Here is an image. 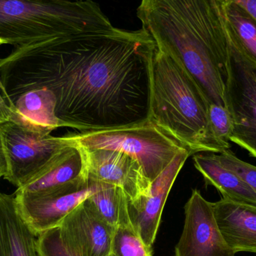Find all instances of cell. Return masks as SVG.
Instances as JSON below:
<instances>
[{"instance_id":"25","label":"cell","mask_w":256,"mask_h":256,"mask_svg":"<svg viewBox=\"0 0 256 256\" xmlns=\"http://www.w3.org/2000/svg\"><path fill=\"white\" fill-rule=\"evenodd\" d=\"M8 172V164L6 154L0 140V179L4 178Z\"/></svg>"},{"instance_id":"10","label":"cell","mask_w":256,"mask_h":256,"mask_svg":"<svg viewBox=\"0 0 256 256\" xmlns=\"http://www.w3.org/2000/svg\"><path fill=\"white\" fill-rule=\"evenodd\" d=\"M79 148L84 154L86 180L116 185L124 190L130 202L148 194L152 182L138 162L127 154L112 149Z\"/></svg>"},{"instance_id":"21","label":"cell","mask_w":256,"mask_h":256,"mask_svg":"<svg viewBox=\"0 0 256 256\" xmlns=\"http://www.w3.org/2000/svg\"><path fill=\"white\" fill-rule=\"evenodd\" d=\"M208 121L210 129L216 140L226 144H230L233 122L226 106L209 104Z\"/></svg>"},{"instance_id":"26","label":"cell","mask_w":256,"mask_h":256,"mask_svg":"<svg viewBox=\"0 0 256 256\" xmlns=\"http://www.w3.org/2000/svg\"><path fill=\"white\" fill-rule=\"evenodd\" d=\"M106 256H114V254H109V255H108Z\"/></svg>"},{"instance_id":"11","label":"cell","mask_w":256,"mask_h":256,"mask_svg":"<svg viewBox=\"0 0 256 256\" xmlns=\"http://www.w3.org/2000/svg\"><path fill=\"white\" fill-rule=\"evenodd\" d=\"M63 242L75 256H106L111 254L115 228L98 213L88 198L57 226Z\"/></svg>"},{"instance_id":"5","label":"cell","mask_w":256,"mask_h":256,"mask_svg":"<svg viewBox=\"0 0 256 256\" xmlns=\"http://www.w3.org/2000/svg\"><path fill=\"white\" fill-rule=\"evenodd\" d=\"M68 142L84 148L120 150L141 166L153 182L182 150H188L150 120L128 127L86 131L64 136Z\"/></svg>"},{"instance_id":"18","label":"cell","mask_w":256,"mask_h":256,"mask_svg":"<svg viewBox=\"0 0 256 256\" xmlns=\"http://www.w3.org/2000/svg\"><path fill=\"white\" fill-rule=\"evenodd\" d=\"M220 2L228 38L246 60L256 66V20L236 3Z\"/></svg>"},{"instance_id":"7","label":"cell","mask_w":256,"mask_h":256,"mask_svg":"<svg viewBox=\"0 0 256 256\" xmlns=\"http://www.w3.org/2000/svg\"><path fill=\"white\" fill-rule=\"evenodd\" d=\"M225 102L232 118L230 141L256 158V66L246 60L230 40Z\"/></svg>"},{"instance_id":"9","label":"cell","mask_w":256,"mask_h":256,"mask_svg":"<svg viewBox=\"0 0 256 256\" xmlns=\"http://www.w3.org/2000/svg\"><path fill=\"white\" fill-rule=\"evenodd\" d=\"M184 214L183 232L174 248L176 256H236L218 226L213 203L198 190H192Z\"/></svg>"},{"instance_id":"17","label":"cell","mask_w":256,"mask_h":256,"mask_svg":"<svg viewBox=\"0 0 256 256\" xmlns=\"http://www.w3.org/2000/svg\"><path fill=\"white\" fill-rule=\"evenodd\" d=\"M194 166L204 178L206 185L214 186L222 198L236 202L256 206L254 190L234 171L225 166L218 154L210 152L196 153Z\"/></svg>"},{"instance_id":"3","label":"cell","mask_w":256,"mask_h":256,"mask_svg":"<svg viewBox=\"0 0 256 256\" xmlns=\"http://www.w3.org/2000/svg\"><path fill=\"white\" fill-rule=\"evenodd\" d=\"M209 103L192 76L156 48L150 70L148 120L192 154L222 153L230 144L216 140L208 121Z\"/></svg>"},{"instance_id":"15","label":"cell","mask_w":256,"mask_h":256,"mask_svg":"<svg viewBox=\"0 0 256 256\" xmlns=\"http://www.w3.org/2000/svg\"><path fill=\"white\" fill-rule=\"evenodd\" d=\"M36 236L21 216L14 194L0 192V256H38Z\"/></svg>"},{"instance_id":"19","label":"cell","mask_w":256,"mask_h":256,"mask_svg":"<svg viewBox=\"0 0 256 256\" xmlns=\"http://www.w3.org/2000/svg\"><path fill=\"white\" fill-rule=\"evenodd\" d=\"M88 198L102 218L114 228L130 225L128 198L122 188L100 183V188Z\"/></svg>"},{"instance_id":"8","label":"cell","mask_w":256,"mask_h":256,"mask_svg":"<svg viewBox=\"0 0 256 256\" xmlns=\"http://www.w3.org/2000/svg\"><path fill=\"white\" fill-rule=\"evenodd\" d=\"M100 186V183L86 179L42 194H14L21 216L37 236L60 225L69 213Z\"/></svg>"},{"instance_id":"20","label":"cell","mask_w":256,"mask_h":256,"mask_svg":"<svg viewBox=\"0 0 256 256\" xmlns=\"http://www.w3.org/2000/svg\"><path fill=\"white\" fill-rule=\"evenodd\" d=\"M111 254L115 256H153V248L144 243L130 224L115 228Z\"/></svg>"},{"instance_id":"1","label":"cell","mask_w":256,"mask_h":256,"mask_svg":"<svg viewBox=\"0 0 256 256\" xmlns=\"http://www.w3.org/2000/svg\"><path fill=\"white\" fill-rule=\"evenodd\" d=\"M155 50L142 28L116 27L15 46L0 58L2 94L8 104L48 88L62 127L80 132L141 124L149 118Z\"/></svg>"},{"instance_id":"4","label":"cell","mask_w":256,"mask_h":256,"mask_svg":"<svg viewBox=\"0 0 256 256\" xmlns=\"http://www.w3.org/2000/svg\"><path fill=\"white\" fill-rule=\"evenodd\" d=\"M114 27L92 0H0V46H24Z\"/></svg>"},{"instance_id":"6","label":"cell","mask_w":256,"mask_h":256,"mask_svg":"<svg viewBox=\"0 0 256 256\" xmlns=\"http://www.w3.org/2000/svg\"><path fill=\"white\" fill-rule=\"evenodd\" d=\"M0 140L8 164V172L3 178L16 188L70 144L64 136H54L51 132L12 121L0 124Z\"/></svg>"},{"instance_id":"13","label":"cell","mask_w":256,"mask_h":256,"mask_svg":"<svg viewBox=\"0 0 256 256\" xmlns=\"http://www.w3.org/2000/svg\"><path fill=\"white\" fill-rule=\"evenodd\" d=\"M86 179L82 150L70 143L15 192L42 194Z\"/></svg>"},{"instance_id":"22","label":"cell","mask_w":256,"mask_h":256,"mask_svg":"<svg viewBox=\"0 0 256 256\" xmlns=\"http://www.w3.org/2000/svg\"><path fill=\"white\" fill-rule=\"evenodd\" d=\"M36 249L38 256H75L63 242L57 226L37 234Z\"/></svg>"},{"instance_id":"12","label":"cell","mask_w":256,"mask_h":256,"mask_svg":"<svg viewBox=\"0 0 256 256\" xmlns=\"http://www.w3.org/2000/svg\"><path fill=\"white\" fill-rule=\"evenodd\" d=\"M190 155L192 154L189 150L179 152L168 166L152 182L147 196L140 197L135 202L128 201L131 225L148 246H153L156 240L168 194Z\"/></svg>"},{"instance_id":"23","label":"cell","mask_w":256,"mask_h":256,"mask_svg":"<svg viewBox=\"0 0 256 256\" xmlns=\"http://www.w3.org/2000/svg\"><path fill=\"white\" fill-rule=\"evenodd\" d=\"M220 160L225 166L238 174L256 194V166L238 158L230 150L218 154Z\"/></svg>"},{"instance_id":"14","label":"cell","mask_w":256,"mask_h":256,"mask_svg":"<svg viewBox=\"0 0 256 256\" xmlns=\"http://www.w3.org/2000/svg\"><path fill=\"white\" fill-rule=\"evenodd\" d=\"M213 207L218 226L234 254H256V206L222 198Z\"/></svg>"},{"instance_id":"2","label":"cell","mask_w":256,"mask_h":256,"mask_svg":"<svg viewBox=\"0 0 256 256\" xmlns=\"http://www.w3.org/2000/svg\"><path fill=\"white\" fill-rule=\"evenodd\" d=\"M136 14L156 48L192 76L208 103L226 106L230 39L220 0H141Z\"/></svg>"},{"instance_id":"24","label":"cell","mask_w":256,"mask_h":256,"mask_svg":"<svg viewBox=\"0 0 256 256\" xmlns=\"http://www.w3.org/2000/svg\"><path fill=\"white\" fill-rule=\"evenodd\" d=\"M12 109L8 104L1 92V82H0V124L10 122L12 118Z\"/></svg>"},{"instance_id":"16","label":"cell","mask_w":256,"mask_h":256,"mask_svg":"<svg viewBox=\"0 0 256 256\" xmlns=\"http://www.w3.org/2000/svg\"><path fill=\"white\" fill-rule=\"evenodd\" d=\"M8 105L13 112L10 121L21 126L49 132L63 128L56 114L55 96L48 88L25 92Z\"/></svg>"}]
</instances>
